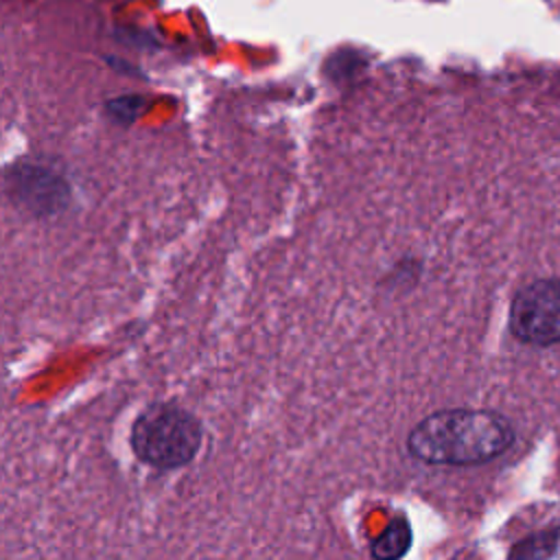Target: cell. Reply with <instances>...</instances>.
Wrapping results in <instances>:
<instances>
[{"label": "cell", "mask_w": 560, "mask_h": 560, "mask_svg": "<svg viewBox=\"0 0 560 560\" xmlns=\"http://www.w3.org/2000/svg\"><path fill=\"white\" fill-rule=\"evenodd\" d=\"M508 324L523 343H560V278H540L521 287L512 298Z\"/></svg>", "instance_id": "3957f363"}, {"label": "cell", "mask_w": 560, "mask_h": 560, "mask_svg": "<svg viewBox=\"0 0 560 560\" xmlns=\"http://www.w3.org/2000/svg\"><path fill=\"white\" fill-rule=\"evenodd\" d=\"M560 547V529H547L521 540L510 556L512 558H547L556 556Z\"/></svg>", "instance_id": "5b68a950"}, {"label": "cell", "mask_w": 560, "mask_h": 560, "mask_svg": "<svg viewBox=\"0 0 560 560\" xmlns=\"http://www.w3.org/2000/svg\"><path fill=\"white\" fill-rule=\"evenodd\" d=\"M201 422L177 405H151L131 427L133 455L147 466L171 470L192 462L201 446Z\"/></svg>", "instance_id": "7a4b0ae2"}, {"label": "cell", "mask_w": 560, "mask_h": 560, "mask_svg": "<svg viewBox=\"0 0 560 560\" xmlns=\"http://www.w3.org/2000/svg\"><path fill=\"white\" fill-rule=\"evenodd\" d=\"M409 547H411V525L407 518L396 516L372 542L370 553L381 560H396V558H402Z\"/></svg>", "instance_id": "277c9868"}, {"label": "cell", "mask_w": 560, "mask_h": 560, "mask_svg": "<svg viewBox=\"0 0 560 560\" xmlns=\"http://www.w3.org/2000/svg\"><path fill=\"white\" fill-rule=\"evenodd\" d=\"M514 444L510 420L490 409H440L407 435V451L433 466H481Z\"/></svg>", "instance_id": "6da1fadb"}]
</instances>
